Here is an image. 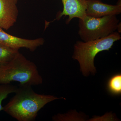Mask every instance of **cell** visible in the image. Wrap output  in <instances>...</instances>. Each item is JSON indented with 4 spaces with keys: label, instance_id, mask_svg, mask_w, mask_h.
<instances>
[{
    "label": "cell",
    "instance_id": "cell-1",
    "mask_svg": "<svg viewBox=\"0 0 121 121\" xmlns=\"http://www.w3.org/2000/svg\"><path fill=\"white\" fill-rule=\"evenodd\" d=\"M15 95L3 111L18 121H34L38 112L48 103L62 98L35 93L29 85H19Z\"/></svg>",
    "mask_w": 121,
    "mask_h": 121
},
{
    "label": "cell",
    "instance_id": "cell-2",
    "mask_svg": "<svg viewBox=\"0 0 121 121\" xmlns=\"http://www.w3.org/2000/svg\"><path fill=\"white\" fill-rule=\"evenodd\" d=\"M13 82L32 86L42 84L43 79L35 63L19 52L10 62L0 66V84Z\"/></svg>",
    "mask_w": 121,
    "mask_h": 121
},
{
    "label": "cell",
    "instance_id": "cell-3",
    "mask_svg": "<svg viewBox=\"0 0 121 121\" xmlns=\"http://www.w3.org/2000/svg\"><path fill=\"white\" fill-rule=\"evenodd\" d=\"M121 39L120 33L115 31L102 39L86 42L76 41L72 58L78 62L83 74L85 76L89 75L90 73L95 74L96 70L94 60L97 54L103 51H109L115 42Z\"/></svg>",
    "mask_w": 121,
    "mask_h": 121
},
{
    "label": "cell",
    "instance_id": "cell-4",
    "mask_svg": "<svg viewBox=\"0 0 121 121\" xmlns=\"http://www.w3.org/2000/svg\"><path fill=\"white\" fill-rule=\"evenodd\" d=\"M119 20L116 15L101 17L86 16L79 20L78 34L84 42L102 39L117 30Z\"/></svg>",
    "mask_w": 121,
    "mask_h": 121
},
{
    "label": "cell",
    "instance_id": "cell-5",
    "mask_svg": "<svg viewBox=\"0 0 121 121\" xmlns=\"http://www.w3.org/2000/svg\"><path fill=\"white\" fill-rule=\"evenodd\" d=\"M44 39L39 38L30 39H23L8 34L0 27V44L13 48H26L31 52H34L37 48L43 45Z\"/></svg>",
    "mask_w": 121,
    "mask_h": 121
},
{
    "label": "cell",
    "instance_id": "cell-6",
    "mask_svg": "<svg viewBox=\"0 0 121 121\" xmlns=\"http://www.w3.org/2000/svg\"><path fill=\"white\" fill-rule=\"evenodd\" d=\"M86 14L91 17H101L111 15H118L121 13V1L112 5L103 3L101 0H86Z\"/></svg>",
    "mask_w": 121,
    "mask_h": 121
},
{
    "label": "cell",
    "instance_id": "cell-7",
    "mask_svg": "<svg viewBox=\"0 0 121 121\" xmlns=\"http://www.w3.org/2000/svg\"><path fill=\"white\" fill-rule=\"evenodd\" d=\"M20 0H0V27L8 30L17 20V4Z\"/></svg>",
    "mask_w": 121,
    "mask_h": 121
},
{
    "label": "cell",
    "instance_id": "cell-8",
    "mask_svg": "<svg viewBox=\"0 0 121 121\" xmlns=\"http://www.w3.org/2000/svg\"><path fill=\"white\" fill-rule=\"evenodd\" d=\"M63 9V11L57 15L56 19L58 20L63 16H68L66 23L68 24L74 18L83 19L86 16V0H61Z\"/></svg>",
    "mask_w": 121,
    "mask_h": 121
},
{
    "label": "cell",
    "instance_id": "cell-9",
    "mask_svg": "<svg viewBox=\"0 0 121 121\" xmlns=\"http://www.w3.org/2000/svg\"><path fill=\"white\" fill-rule=\"evenodd\" d=\"M19 52V49L9 47L0 44V66L10 62Z\"/></svg>",
    "mask_w": 121,
    "mask_h": 121
},
{
    "label": "cell",
    "instance_id": "cell-10",
    "mask_svg": "<svg viewBox=\"0 0 121 121\" xmlns=\"http://www.w3.org/2000/svg\"><path fill=\"white\" fill-rule=\"evenodd\" d=\"M107 89L113 95H119L121 93V75L117 74L113 75L108 80Z\"/></svg>",
    "mask_w": 121,
    "mask_h": 121
},
{
    "label": "cell",
    "instance_id": "cell-11",
    "mask_svg": "<svg viewBox=\"0 0 121 121\" xmlns=\"http://www.w3.org/2000/svg\"><path fill=\"white\" fill-rule=\"evenodd\" d=\"M18 87L11 83L0 84V112L3 110L2 102L6 99L9 95L15 93L18 90Z\"/></svg>",
    "mask_w": 121,
    "mask_h": 121
},
{
    "label": "cell",
    "instance_id": "cell-12",
    "mask_svg": "<svg viewBox=\"0 0 121 121\" xmlns=\"http://www.w3.org/2000/svg\"><path fill=\"white\" fill-rule=\"evenodd\" d=\"M121 22H119L118 25L117 27V32L119 33H121Z\"/></svg>",
    "mask_w": 121,
    "mask_h": 121
}]
</instances>
